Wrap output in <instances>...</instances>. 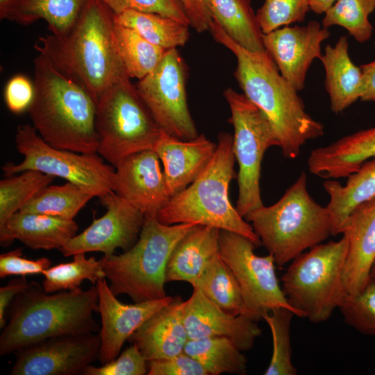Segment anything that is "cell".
I'll use <instances>...</instances> for the list:
<instances>
[{
    "instance_id": "cell-1",
    "label": "cell",
    "mask_w": 375,
    "mask_h": 375,
    "mask_svg": "<svg viewBox=\"0 0 375 375\" xmlns=\"http://www.w3.org/2000/svg\"><path fill=\"white\" fill-rule=\"evenodd\" d=\"M210 32L235 56L234 76L243 94L268 117L284 157L296 158L301 147L324 135V125L306 111L302 99L283 77L267 52L249 51L212 19Z\"/></svg>"
},
{
    "instance_id": "cell-2",
    "label": "cell",
    "mask_w": 375,
    "mask_h": 375,
    "mask_svg": "<svg viewBox=\"0 0 375 375\" xmlns=\"http://www.w3.org/2000/svg\"><path fill=\"white\" fill-rule=\"evenodd\" d=\"M34 47L96 103L112 85L129 77L117 48L114 12L101 0H88L67 33L40 37Z\"/></svg>"
},
{
    "instance_id": "cell-3",
    "label": "cell",
    "mask_w": 375,
    "mask_h": 375,
    "mask_svg": "<svg viewBox=\"0 0 375 375\" xmlns=\"http://www.w3.org/2000/svg\"><path fill=\"white\" fill-rule=\"evenodd\" d=\"M98 299L96 286L48 293L38 283H29L9 306L8 322L0 335V355L52 337L97 332L100 327L93 313L99 311Z\"/></svg>"
},
{
    "instance_id": "cell-4",
    "label": "cell",
    "mask_w": 375,
    "mask_h": 375,
    "mask_svg": "<svg viewBox=\"0 0 375 375\" xmlns=\"http://www.w3.org/2000/svg\"><path fill=\"white\" fill-rule=\"evenodd\" d=\"M35 95L28 112L49 145L78 153H97L96 103L78 84L43 55L34 59Z\"/></svg>"
},
{
    "instance_id": "cell-5",
    "label": "cell",
    "mask_w": 375,
    "mask_h": 375,
    "mask_svg": "<svg viewBox=\"0 0 375 375\" xmlns=\"http://www.w3.org/2000/svg\"><path fill=\"white\" fill-rule=\"evenodd\" d=\"M217 139L216 150L207 166L191 184L171 197L157 219L167 225L192 223L233 232L258 247L261 242L251 225L229 201L235 161L233 136L221 132Z\"/></svg>"
},
{
    "instance_id": "cell-6",
    "label": "cell",
    "mask_w": 375,
    "mask_h": 375,
    "mask_svg": "<svg viewBox=\"0 0 375 375\" xmlns=\"http://www.w3.org/2000/svg\"><path fill=\"white\" fill-rule=\"evenodd\" d=\"M244 218L279 267L332 235L330 211L309 194L304 172L278 201L263 205Z\"/></svg>"
},
{
    "instance_id": "cell-7",
    "label": "cell",
    "mask_w": 375,
    "mask_h": 375,
    "mask_svg": "<svg viewBox=\"0 0 375 375\" xmlns=\"http://www.w3.org/2000/svg\"><path fill=\"white\" fill-rule=\"evenodd\" d=\"M194 225H167L156 216L145 217L139 238L132 247L122 253L101 258L113 294H126L135 303L166 297L169 258L176 244Z\"/></svg>"
},
{
    "instance_id": "cell-8",
    "label": "cell",
    "mask_w": 375,
    "mask_h": 375,
    "mask_svg": "<svg viewBox=\"0 0 375 375\" xmlns=\"http://www.w3.org/2000/svg\"><path fill=\"white\" fill-rule=\"evenodd\" d=\"M348 241L319 244L294 258L281 277L289 304L312 323L328 320L347 297L343 272Z\"/></svg>"
},
{
    "instance_id": "cell-9",
    "label": "cell",
    "mask_w": 375,
    "mask_h": 375,
    "mask_svg": "<svg viewBox=\"0 0 375 375\" xmlns=\"http://www.w3.org/2000/svg\"><path fill=\"white\" fill-rule=\"evenodd\" d=\"M130 78L115 83L96 103L97 153L113 167L131 154L153 150L162 131Z\"/></svg>"
},
{
    "instance_id": "cell-10",
    "label": "cell",
    "mask_w": 375,
    "mask_h": 375,
    "mask_svg": "<svg viewBox=\"0 0 375 375\" xmlns=\"http://www.w3.org/2000/svg\"><path fill=\"white\" fill-rule=\"evenodd\" d=\"M15 140L23 160L18 164H4L1 168L5 177L33 169L62 178L94 197L100 198L112 191L115 167L105 163L97 153H78L51 147L30 124L17 126Z\"/></svg>"
},
{
    "instance_id": "cell-11",
    "label": "cell",
    "mask_w": 375,
    "mask_h": 375,
    "mask_svg": "<svg viewBox=\"0 0 375 375\" xmlns=\"http://www.w3.org/2000/svg\"><path fill=\"white\" fill-rule=\"evenodd\" d=\"M224 96L229 106L233 125V151L239 165L236 210L242 217L263 206L260 188L261 163L265 151L278 147L272 124L265 112L243 93L231 88Z\"/></svg>"
},
{
    "instance_id": "cell-12",
    "label": "cell",
    "mask_w": 375,
    "mask_h": 375,
    "mask_svg": "<svg viewBox=\"0 0 375 375\" xmlns=\"http://www.w3.org/2000/svg\"><path fill=\"white\" fill-rule=\"evenodd\" d=\"M219 256L233 273L253 320L277 308H288L299 317L279 285L272 254L256 255L251 240L224 230L219 231Z\"/></svg>"
},
{
    "instance_id": "cell-13",
    "label": "cell",
    "mask_w": 375,
    "mask_h": 375,
    "mask_svg": "<svg viewBox=\"0 0 375 375\" xmlns=\"http://www.w3.org/2000/svg\"><path fill=\"white\" fill-rule=\"evenodd\" d=\"M186 77L183 60L176 49H170L135 85L160 129L183 140L198 135L188 106Z\"/></svg>"
},
{
    "instance_id": "cell-14",
    "label": "cell",
    "mask_w": 375,
    "mask_h": 375,
    "mask_svg": "<svg viewBox=\"0 0 375 375\" xmlns=\"http://www.w3.org/2000/svg\"><path fill=\"white\" fill-rule=\"evenodd\" d=\"M99 334L56 336L15 353L11 375H76L98 360Z\"/></svg>"
},
{
    "instance_id": "cell-15",
    "label": "cell",
    "mask_w": 375,
    "mask_h": 375,
    "mask_svg": "<svg viewBox=\"0 0 375 375\" xmlns=\"http://www.w3.org/2000/svg\"><path fill=\"white\" fill-rule=\"evenodd\" d=\"M106 213L83 232L76 234L60 249L65 257L79 253L114 254L117 249L127 251L139 238L144 215L113 191L100 197Z\"/></svg>"
},
{
    "instance_id": "cell-16",
    "label": "cell",
    "mask_w": 375,
    "mask_h": 375,
    "mask_svg": "<svg viewBox=\"0 0 375 375\" xmlns=\"http://www.w3.org/2000/svg\"><path fill=\"white\" fill-rule=\"evenodd\" d=\"M329 36L327 28L311 21L303 26H285L263 34L262 41L281 74L299 92L312 61L322 55V43Z\"/></svg>"
},
{
    "instance_id": "cell-17",
    "label": "cell",
    "mask_w": 375,
    "mask_h": 375,
    "mask_svg": "<svg viewBox=\"0 0 375 375\" xmlns=\"http://www.w3.org/2000/svg\"><path fill=\"white\" fill-rule=\"evenodd\" d=\"M160 162L157 153L149 149L131 154L114 167L112 191L144 217L157 216L171 199Z\"/></svg>"
},
{
    "instance_id": "cell-18",
    "label": "cell",
    "mask_w": 375,
    "mask_h": 375,
    "mask_svg": "<svg viewBox=\"0 0 375 375\" xmlns=\"http://www.w3.org/2000/svg\"><path fill=\"white\" fill-rule=\"evenodd\" d=\"M95 286L98 292V312L101 315V323L98 358L101 365L116 358L124 342L138 328L174 299L167 296L158 300L125 304L117 299L106 278L99 279Z\"/></svg>"
},
{
    "instance_id": "cell-19",
    "label": "cell",
    "mask_w": 375,
    "mask_h": 375,
    "mask_svg": "<svg viewBox=\"0 0 375 375\" xmlns=\"http://www.w3.org/2000/svg\"><path fill=\"white\" fill-rule=\"evenodd\" d=\"M192 288L183 307L188 339L222 336L229 338L242 351L251 349L262 333L257 322L245 315H234L225 311L198 288Z\"/></svg>"
},
{
    "instance_id": "cell-20",
    "label": "cell",
    "mask_w": 375,
    "mask_h": 375,
    "mask_svg": "<svg viewBox=\"0 0 375 375\" xmlns=\"http://www.w3.org/2000/svg\"><path fill=\"white\" fill-rule=\"evenodd\" d=\"M342 234L348 241L344 285L347 296H352L367 284L375 262V197L351 212Z\"/></svg>"
},
{
    "instance_id": "cell-21",
    "label": "cell",
    "mask_w": 375,
    "mask_h": 375,
    "mask_svg": "<svg viewBox=\"0 0 375 375\" xmlns=\"http://www.w3.org/2000/svg\"><path fill=\"white\" fill-rule=\"evenodd\" d=\"M216 147L217 144L203 134L183 140L161 131L153 150L162 165L171 197L194 181L211 160Z\"/></svg>"
},
{
    "instance_id": "cell-22",
    "label": "cell",
    "mask_w": 375,
    "mask_h": 375,
    "mask_svg": "<svg viewBox=\"0 0 375 375\" xmlns=\"http://www.w3.org/2000/svg\"><path fill=\"white\" fill-rule=\"evenodd\" d=\"M184 302L177 296L151 315L130 337L147 362L176 356L188 340L183 320Z\"/></svg>"
},
{
    "instance_id": "cell-23",
    "label": "cell",
    "mask_w": 375,
    "mask_h": 375,
    "mask_svg": "<svg viewBox=\"0 0 375 375\" xmlns=\"http://www.w3.org/2000/svg\"><path fill=\"white\" fill-rule=\"evenodd\" d=\"M375 158V127L344 136L311 151L310 172L326 179L348 177L367 160Z\"/></svg>"
},
{
    "instance_id": "cell-24",
    "label": "cell",
    "mask_w": 375,
    "mask_h": 375,
    "mask_svg": "<svg viewBox=\"0 0 375 375\" xmlns=\"http://www.w3.org/2000/svg\"><path fill=\"white\" fill-rule=\"evenodd\" d=\"M78 228L74 219L18 211L0 227V243L7 247L17 240L32 249L60 250Z\"/></svg>"
},
{
    "instance_id": "cell-25",
    "label": "cell",
    "mask_w": 375,
    "mask_h": 375,
    "mask_svg": "<svg viewBox=\"0 0 375 375\" xmlns=\"http://www.w3.org/2000/svg\"><path fill=\"white\" fill-rule=\"evenodd\" d=\"M219 229L196 224L176 244L166 268V283L185 281L192 285L207 265L219 254Z\"/></svg>"
},
{
    "instance_id": "cell-26",
    "label": "cell",
    "mask_w": 375,
    "mask_h": 375,
    "mask_svg": "<svg viewBox=\"0 0 375 375\" xmlns=\"http://www.w3.org/2000/svg\"><path fill=\"white\" fill-rule=\"evenodd\" d=\"M319 60L325 70L331 109L340 113L360 99L362 91V72L349 56L347 38L341 36L334 46L327 44Z\"/></svg>"
},
{
    "instance_id": "cell-27",
    "label": "cell",
    "mask_w": 375,
    "mask_h": 375,
    "mask_svg": "<svg viewBox=\"0 0 375 375\" xmlns=\"http://www.w3.org/2000/svg\"><path fill=\"white\" fill-rule=\"evenodd\" d=\"M323 187L329 196L326 207L331 215V235L335 236L342 234L347 218L358 206L375 197V158L350 174L345 185L327 179Z\"/></svg>"
},
{
    "instance_id": "cell-28",
    "label": "cell",
    "mask_w": 375,
    "mask_h": 375,
    "mask_svg": "<svg viewBox=\"0 0 375 375\" xmlns=\"http://www.w3.org/2000/svg\"><path fill=\"white\" fill-rule=\"evenodd\" d=\"M88 0H17L0 11V18L21 25L44 20L51 33L61 36L78 18Z\"/></svg>"
},
{
    "instance_id": "cell-29",
    "label": "cell",
    "mask_w": 375,
    "mask_h": 375,
    "mask_svg": "<svg viewBox=\"0 0 375 375\" xmlns=\"http://www.w3.org/2000/svg\"><path fill=\"white\" fill-rule=\"evenodd\" d=\"M213 19L227 35L244 49L265 53L263 33L251 0H207Z\"/></svg>"
},
{
    "instance_id": "cell-30",
    "label": "cell",
    "mask_w": 375,
    "mask_h": 375,
    "mask_svg": "<svg viewBox=\"0 0 375 375\" xmlns=\"http://www.w3.org/2000/svg\"><path fill=\"white\" fill-rule=\"evenodd\" d=\"M114 21L165 49L183 47L189 38V25L157 13L127 10L114 14Z\"/></svg>"
},
{
    "instance_id": "cell-31",
    "label": "cell",
    "mask_w": 375,
    "mask_h": 375,
    "mask_svg": "<svg viewBox=\"0 0 375 375\" xmlns=\"http://www.w3.org/2000/svg\"><path fill=\"white\" fill-rule=\"evenodd\" d=\"M192 286L225 311L253 319L233 273L219 254L210 260Z\"/></svg>"
},
{
    "instance_id": "cell-32",
    "label": "cell",
    "mask_w": 375,
    "mask_h": 375,
    "mask_svg": "<svg viewBox=\"0 0 375 375\" xmlns=\"http://www.w3.org/2000/svg\"><path fill=\"white\" fill-rule=\"evenodd\" d=\"M183 351L199 361L208 375L247 373V358L228 338L188 339Z\"/></svg>"
},
{
    "instance_id": "cell-33",
    "label": "cell",
    "mask_w": 375,
    "mask_h": 375,
    "mask_svg": "<svg viewBox=\"0 0 375 375\" xmlns=\"http://www.w3.org/2000/svg\"><path fill=\"white\" fill-rule=\"evenodd\" d=\"M93 197L78 185L68 182L61 185H47L19 210L74 219Z\"/></svg>"
},
{
    "instance_id": "cell-34",
    "label": "cell",
    "mask_w": 375,
    "mask_h": 375,
    "mask_svg": "<svg viewBox=\"0 0 375 375\" xmlns=\"http://www.w3.org/2000/svg\"><path fill=\"white\" fill-rule=\"evenodd\" d=\"M117 51L130 78L142 79L158 65L167 49L156 46L128 27L115 22Z\"/></svg>"
},
{
    "instance_id": "cell-35",
    "label": "cell",
    "mask_w": 375,
    "mask_h": 375,
    "mask_svg": "<svg viewBox=\"0 0 375 375\" xmlns=\"http://www.w3.org/2000/svg\"><path fill=\"white\" fill-rule=\"evenodd\" d=\"M42 274V286L48 293L78 290L84 280L96 284L99 279L106 278L101 259L87 258L85 253L74 254L69 262L51 266Z\"/></svg>"
},
{
    "instance_id": "cell-36",
    "label": "cell",
    "mask_w": 375,
    "mask_h": 375,
    "mask_svg": "<svg viewBox=\"0 0 375 375\" xmlns=\"http://www.w3.org/2000/svg\"><path fill=\"white\" fill-rule=\"evenodd\" d=\"M54 176L29 169L19 175L6 176L0 181V227L19 211Z\"/></svg>"
},
{
    "instance_id": "cell-37",
    "label": "cell",
    "mask_w": 375,
    "mask_h": 375,
    "mask_svg": "<svg viewBox=\"0 0 375 375\" xmlns=\"http://www.w3.org/2000/svg\"><path fill=\"white\" fill-rule=\"evenodd\" d=\"M295 314L285 308H277L262 315L272 333L273 351L265 375H296L292 362L290 325ZM296 316V315H295Z\"/></svg>"
},
{
    "instance_id": "cell-38",
    "label": "cell",
    "mask_w": 375,
    "mask_h": 375,
    "mask_svg": "<svg viewBox=\"0 0 375 375\" xmlns=\"http://www.w3.org/2000/svg\"><path fill=\"white\" fill-rule=\"evenodd\" d=\"M375 10V0H338L325 13L322 25L344 28L358 42H367L373 26L369 17Z\"/></svg>"
},
{
    "instance_id": "cell-39",
    "label": "cell",
    "mask_w": 375,
    "mask_h": 375,
    "mask_svg": "<svg viewBox=\"0 0 375 375\" xmlns=\"http://www.w3.org/2000/svg\"><path fill=\"white\" fill-rule=\"evenodd\" d=\"M339 309L349 326L362 334L375 335V282L369 279L361 292L347 296Z\"/></svg>"
},
{
    "instance_id": "cell-40",
    "label": "cell",
    "mask_w": 375,
    "mask_h": 375,
    "mask_svg": "<svg viewBox=\"0 0 375 375\" xmlns=\"http://www.w3.org/2000/svg\"><path fill=\"white\" fill-rule=\"evenodd\" d=\"M310 10L309 0H265L256 12L263 34L303 22Z\"/></svg>"
},
{
    "instance_id": "cell-41",
    "label": "cell",
    "mask_w": 375,
    "mask_h": 375,
    "mask_svg": "<svg viewBox=\"0 0 375 375\" xmlns=\"http://www.w3.org/2000/svg\"><path fill=\"white\" fill-rule=\"evenodd\" d=\"M114 14L132 10L157 13L190 26V21L180 0H101Z\"/></svg>"
},
{
    "instance_id": "cell-42",
    "label": "cell",
    "mask_w": 375,
    "mask_h": 375,
    "mask_svg": "<svg viewBox=\"0 0 375 375\" xmlns=\"http://www.w3.org/2000/svg\"><path fill=\"white\" fill-rule=\"evenodd\" d=\"M147 372V361L132 344L114 360L100 367L89 365L83 375H144Z\"/></svg>"
},
{
    "instance_id": "cell-43",
    "label": "cell",
    "mask_w": 375,
    "mask_h": 375,
    "mask_svg": "<svg viewBox=\"0 0 375 375\" xmlns=\"http://www.w3.org/2000/svg\"><path fill=\"white\" fill-rule=\"evenodd\" d=\"M51 265L48 258L28 259L22 256V249H17L0 255V277L42 274Z\"/></svg>"
},
{
    "instance_id": "cell-44",
    "label": "cell",
    "mask_w": 375,
    "mask_h": 375,
    "mask_svg": "<svg viewBox=\"0 0 375 375\" xmlns=\"http://www.w3.org/2000/svg\"><path fill=\"white\" fill-rule=\"evenodd\" d=\"M147 367L148 375H208L200 362L184 351L149 361Z\"/></svg>"
},
{
    "instance_id": "cell-45",
    "label": "cell",
    "mask_w": 375,
    "mask_h": 375,
    "mask_svg": "<svg viewBox=\"0 0 375 375\" xmlns=\"http://www.w3.org/2000/svg\"><path fill=\"white\" fill-rule=\"evenodd\" d=\"M35 95L34 83L23 74H16L7 82L3 97L8 110L19 114L28 110Z\"/></svg>"
},
{
    "instance_id": "cell-46",
    "label": "cell",
    "mask_w": 375,
    "mask_h": 375,
    "mask_svg": "<svg viewBox=\"0 0 375 375\" xmlns=\"http://www.w3.org/2000/svg\"><path fill=\"white\" fill-rule=\"evenodd\" d=\"M190 21V26L198 33L209 31L212 18L207 0H180Z\"/></svg>"
},
{
    "instance_id": "cell-47",
    "label": "cell",
    "mask_w": 375,
    "mask_h": 375,
    "mask_svg": "<svg viewBox=\"0 0 375 375\" xmlns=\"http://www.w3.org/2000/svg\"><path fill=\"white\" fill-rule=\"evenodd\" d=\"M25 276L10 280L8 283L0 288V328L6 325V312L14 298L23 292L28 285Z\"/></svg>"
},
{
    "instance_id": "cell-48",
    "label": "cell",
    "mask_w": 375,
    "mask_h": 375,
    "mask_svg": "<svg viewBox=\"0 0 375 375\" xmlns=\"http://www.w3.org/2000/svg\"><path fill=\"white\" fill-rule=\"evenodd\" d=\"M362 75V91L360 100L375 102V60L361 65Z\"/></svg>"
},
{
    "instance_id": "cell-49",
    "label": "cell",
    "mask_w": 375,
    "mask_h": 375,
    "mask_svg": "<svg viewBox=\"0 0 375 375\" xmlns=\"http://www.w3.org/2000/svg\"><path fill=\"white\" fill-rule=\"evenodd\" d=\"M338 0H309L310 10L317 15L324 14Z\"/></svg>"
},
{
    "instance_id": "cell-50",
    "label": "cell",
    "mask_w": 375,
    "mask_h": 375,
    "mask_svg": "<svg viewBox=\"0 0 375 375\" xmlns=\"http://www.w3.org/2000/svg\"><path fill=\"white\" fill-rule=\"evenodd\" d=\"M16 1L17 0H0V11L4 10Z\"/></svg>"
},
{
    "instance_id": "cell-51",
    "label": "cell",
    "mask_w": 375,
    "mask_h": 375,
    "mask_svg": "<svg viewBox=\"0 0 375 375\" xmlns=\"http://www.w3.org/2000/svg\"><path fill=\"white\" fill-rule=\"evenodd\" d=\"M370 279H372L373 281L375 282V262L372 266V268L371 269L370 272Z\"/></svg>"
}]
</instances>
